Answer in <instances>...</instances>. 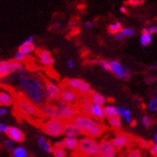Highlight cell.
<instances>
[{
	"label": "cell",
	"instance_id": "6da1fadb",
	"mask_svg": "<svg viewBox=\"0 0 157 157\" xmlns=\"http://www.w3.org/2000/svg\"><path fill=\"white\" fill-rule=\"evenodd\" d=\"M13 75L15 76V83L21 95L36 105L41 107L46 103L44 94L45 81L37 75L30 74L25 68Z\"/></svg>",
	"mask_w": 157,
	"mask_h": 157
},
{
	"label": "cell",
	"instance_id": "7a4b0ae2",
	"mask_svg": "<svg viewBox=\"0 0 157 157\" xmlns=\"http://www.w3.org/2000/svg\"><path fill=\"white\" fill-rule=\"evenodd\" d=\"M72 121L85 136L96 139L103 135L105 131L104 125L89 115L78 113Z\"/></svg>",
	"mask_w": 157,
	"mask_h": 157
},
{
	"label": "cell",
	"instance_id": "3957f363",
	"mask_svg": "<svg viewBox=\"0 0 157 157\" xmlns=\"http://www.w3.org/2000/svg\"><path fill=\"white\" fill-rule=\"evenodd\" d=\"M15 108L17 113L29 121H38L42 117L39 106L36 105L31 101L23 97L22 95L15 99Z\"/></svg>",
	"mask_w": 157,
	"mask_h": 157
},
{
	"label": "cell",
	"instance_id": "277c9868",
	"mask_svg": "<svg viewBox=\"0 0 157 157\" xmlns=\"http://www.w3.org/2000/svg\"><path fill=\"white\" fill-rule=\"evenodd\" d=\"M77 151L81 157H95L100 151V143L95 138L82 137L80 139Z\"/></svg>",
	"mask_w": 157,
	"mask_h": 157
},
{
	"label": "cell",
	"instance_id": "5b68a950",
	"mask_svg": "<svg viewBox=\"0 0 157 157\" xmlns=\"http://www.w3.org/2000/svg\"><path fill=\"white\" fill-rule=\"evenodd\" d=\"M65 123L57 118L47 119L40 124V128L42 132L46 136L51 138H58L63 135Z\"/></svg>",
	"mask_w": 157,
	"mask_h": 157
},
{
	"label": "cell",
	"instance_id": "8992f818",
	"mask_svg": "<svg viewBox=\"0 0 157 157\" xmlns=\"http://www.w3.org/2000/svg\"><path fill=\"white\" fill-rule=\"evenodd\" d=\"M56 105L58 107V119L63 121L64 123L71 122L78 112L75 105L67 104L60 100L56 101Z\"/></svg>",
	"mask_w": 157,
	"mask_h": 157
},
{
	"label": "cell",
	"instance_id": "52a82bcc",
	"mask_svg": "<svg viewBox=\"0 0 157 157\" xmlns=\"http://www.w3.org/2000/svg\"><path fill=\"white\" fill-rule=\"evenodd\" d=\"M23 68H25L24 64L22 62L14 60L13 59L8 60H0V81L17 73Z\"/></svg>",
	"mask_w": 157,
	"mask_h": 157
},
{
	"label": "cell",
	"instance_id": "ba28073f",
	"mask_svg": "<svg viewBox=\"0 0 157 157\" xmlns=\"http://www.w3.org/2000/svg\"><path fill=\"white\" fill-rule=\"evenodd\" d=\"M61 87L56 82L52 81H45L44 82V94L46 101L48 103H53L57 101L59 99L60 93H61Z\"/></svg>",
	"mask_w": 157,
	"mask_h": 157
},
{
	"label": "cell",
	"instance_id": "9c48e42d",
	"mask_svg": "<svg viewBox=\"0 0 157 157\" xmlns=\"http://www.w3.org/2000/svg\"><path fill=\"white\" fill-rule=\"evenodd\" d=\"M109 62H110V65H111V73L114 76H116L118 78L127 81L131 78V72L120 60L111 59V60H109Z\"/></svg>",
	"mask_w": 157,
	"mask_h": 157
},
{
	"label": "cell",
	"instance_id": "30bf717a",
	"mask_svg": "<svg viewBox=\"0 0 157 157\" xmlns=\"http://www.w3.org/2000/svg\"><path fill=\"white\" fill-rule=\"evenodd\" d=\"M99 154L105 157H115L117 154V148L113 146L111 141L104 139L100 142Z\"/></svg>",
	"mask_w": 157,
	"mask_h": 157
},
{
	"label": "cell",
	"instance_id": "8fae6325",
	"mask_svg": "<svg viewBox=\"0 0 157 157\" xmlns=\"http://www.w3.org/2000/svg\"><path fill=\"white\" fill-rule=\"evenodd\" d=\"M37 58L40 64L44 67H52L55 63V59L52 56V53L46 49H39L36 51Z\"/></svg>",
	"mask_w": 157,
	"mask_h": 157
},
{
	"label": "cell",
	"instance_id": "7c38bea8",
	"mask_svg": "<svg viewBox=\"0 0 157 157\" xmlns=\"http://www.w3.org/2000/svg\"><path fill=\"white\" fill-rule=\"evenodd\" d=\"M17 51L23 53L29 56L30 54H32L33 52L36 51V44H35V36H27L24 40H23L19 46Z\"/></svg>",
	"mask_w": 157,
	"mask_h": 157
},
{
	"label": "cell",
	"instance_id": "4fadbf2b",
	"mask_svg": "<svg viewBox=\"0 0 157 157\" xmlns=\"http://www.w3.org/2000/svg\"><path fill=\"white\" fill-rule=\"evenodd\" d=\"M7 137L14 141L15 143H22L25 140V133L21 128L17 125H10L9 129L7 131Z\"/></svg>",
	"mask_w": 157,
	"mask_h": 157
},
{
	"label": "cell",
	"instance_id": "5bb4252c",
	"mask_svg": "<svg viewBox=\"0 0 157 157\" xmlns=\"http://www.w3.org/2000/svg\"><path fill=\"white\" fill-rule=\"evenodd\" d=\"M40 112L42 117H45L47 119H53V118L58 119V107L56 104L45 103L40 107Z\"/></svg>",
	"mask_w": 157,
	"mask_h": 157
},
{
	"label": "cell",
	"instance_id": "9a60e30c",
	"mask_svg": "<svg viewBox=\"0 0 157 157\" xmlns=\"http://www.w3.org/2000/svg\"><path fill=\"white\" fill-rule=\"evenodd\" d=\"M36 143L39 147V148L45 153H52L53 151V144L51 143V141L49 138L47 137L44 133L38 134L36 137Z\"/></svg>",
	"mask_w": 157,
	"mask_h": 157
},
{
	"label": "cell",
	"instance_id": "2e32d148",
	"mask_svg": "<svg viewBox=\"0 0 157 157\" xmlns=\"http://www.w3.org/2000/svg\"><path fill=\"white\" fill-rule=\"evenodd\" d=\"M130 140L131 137L129 135L124 134V133H120V134H117L111 140V142L117 150H121V148H124L130 143Z\"/></svg>",
	"mask_w": 157,
	"mask_h": 157
},
{
	"label": "cell",
	"instance_id": "e0dca14e",
	"mask_svg": "<svg viewBox=\"0 0 157 157\" xmlns=\"http://www.w3.org/2000/svg\"><path fill=\"white\" fill-rule=\"evenodd\" d=\"M59 100L62 101H65V103H67V104L73 105L78 101V94L76 93L75 90H72V89L66 87V88L61 90Z\"/></svg>",
	"mask_w": 157,
	"mask_h": 157
},
{
	"label": "cell",
	"instance_id": "ac0fdd59",
	"mask_svg": "<svg viewBox=\"0 0 157 157\" xmlns=\"http://www.w3.org/2000/svg\"><path fill=\"white\" fill-rule=\"evenodd\" d=\"M14 96L9 90L0 89V105L9 107L14 104Z\"/></svg>",
	"mask_w": 157,
	"mask_h": 157
},
{
	"label": "cell",
	"instance_id": "d6986e66",
	"mask_svg": "<svg viewBox=\"0 0 157 157\" xmlns=\"http://www.w3.org/2000/svg\"><path fill=\"white\" fill-rule=\"evenodd\" d=\"M63 135L65 137H77L78 138L80 135H82V132L78 129L77 125L73 123V121H71V122L65 123Z\"/></svg>",
	"mask_w": 157,
	"mask_h": 157
},
{
	"label": "cell",
	"instance_id": "ffe728a7",
	"mask_svg": "<svg viewBox=\"0 0 157 157\" xmlns=\"http://www.w3.org/2000/svg\"><path fill=\"white\" fill-rule=\"evenodd\" d=\"M89 115L94 118L95 120L101 121L104 119V110H103V105H100L98 104H94L92 103L91 108H90V113Z\"/></svg>",
	"mask_w": 157,
	"mask_h": 157
},
{
	"label": "cell",
	"instance_id": "44dd1931",
	"mask_svg": "<svg viewBox=\"0 0 157 157\" xmlns=\"http://www.w3.org/2000/svg\"><path fill=\"white\" fill-rule=\"evenodd\" d=\"M78 140L77 137H65L62 140V143H63V147L66 150H69L71 151H77L78 147Z\"/></svg>",
	"mask_w": 157,
	"mask_h": 157
},
{
	"label": "cell",
	"instance_id": "7402d4cb",
	"mask_svg": "<svg viewBox=\"0 0 157 157\" xmlns=\"http://www.w3.org/2000/svg\"><path fill=\"white\" fill-rule=\"evenodd\" d=\"M91 105H92V101H91V100L89 98H82L80 101V104H78V107H77V108H78V110L80 111L81 113L89 115Z\"/></svg>",
	"mask_w": 157,
	"mask_h": 157
},
{
	"label": "cell",
	"instance_id": "603a6c76",
	"mask_svg": "<svg viewBox=\"0 0 157 157\" xmlns=\"http://www.w3.org/2000/svg\"><path fill=\"white\" fill-rule=\"evenodd\" d=\"M116 111H117V115L120 117H123L127 123L131 124L133 122L132 117H131V111L128 108L124 107V106H117Z\"/></svg>",
	"mask_w": 157,
	"mask_h": 157
},
{
	"label": "cell",
	"instance_id": "cb8c5ba5",
	"mask_svg": "<svg viewBox=\"0 0 157 157\" xmlns=\"http://www.w3.org/2000/svg\"><path fill=\"white\" fill-rule=\"evenodd\" d=\"M139 41H140V44L142 47H146L147 45H150L152 41V35L148 33L146 29H144L140 35Z\"/></svg>",
	"mask_w": 157,
	"mask_h": 157
},
{
	"label": "cell",
	"instance_id": "d4e9b609",
	"mask_svg": "<svg viewBox=\"0 0 157 157\" xmlns=\"http://www.w3.org/2000/svg\"><path fill=\"white\" fill-rule=\"evenodd\" d=\"M88 98L91 100L92 103H94V104H98V105H105V101H106L105 98L103 95H101V94H100V93H98V92H95V91H92V92L89 94Z\"/></svg>",
	"mask_w": 157,
	"mask_h": 157
},
{
	"label": "cell",
	"instance_id": "484cf974",
	"mask_svg": "<svg viewBox=\"0 0 157 157\" xmlns=\"http://www.w3.org/2000/svg\"><path fill=\"white\" fill-rule=\"evenodd\" d=\"M83 82V81L82 78H69V80L65 81V85L67 88H70L72 90H78V87L82 85V83Z\"/></svg>",
	"mask_w": 157,
	"mask_h": 157
},
{
	"label": "cell",
	"instance_id": "4316f807",
	"mask_svg": "<svg viewBox=\"0 0 157 157\" xmlns=\"http://www.w3.org/2000/svg\"><path fill=\"white\" fill-rule=\"evenodd\" d=\"M13 157H30L29 151L27 148L23 146H17L14 150L12 151Z\"/></svg>",
	"mask_w": 157,
	"mask_h": 157
},
{
	"label": "cell",
	"instance_id": "83f0119b",
	"mask_svg": "<svg viewBox=\"0 0 157 157\" xmlns=\"http://www.w3.org/2000/svg\"><path fill=\"white\" fill-rule=\"evenodd\" d=\"M66 148L61 147V146H57L54 145L53 147V151H52V154L54 157H66L67 156V152H66Z\"/></svg>",
	"mask_w": 157,
	"mask_h": 157
},
{
	"label": "cell",
	"instance_id": "f1b7e54d",
	"mask_svg": "<svg viewBox=\"0 0 157 157\" xmlns=\"http://www.w3.org/2000/svg\"><path fill=\"white\" fill-rule=\"evenodd\" d=\"M103 110H104V115L105 117H106L107 119L111 118L113 116L117 115V111H116V107L112 105H106L103 106Z\"/></svg>",
	"mask_w": 157,
	"mask_h": 157
},
{
	"label": "cell",
	"instance_id": "f546056e",
	"mask_svg": "<svg viewBox=\"0 0 157 157\" xmlns=\"http://www.w3.org/2000/svg\"><path fill=\"white\" fill-rule=\"evenodd\" d=\"M108 124L109 125L114 128V129H120L121 127H122V121H121V117L120 116H113L111 118H109L108 119Z\"/></svg>",
	"mask_w": 157,
	"mask_h": 157
},
{
	"label": "cell",
	"instance_id": "4dcf8cb0",
	"mask_svg": "<svg viewBox=\"0 0 157 157\" xmlns=\"http://www.w3.org/2000/svg\"><path fill=\"white\" fill-rule=\"evenodd\" d=\"M77 91L82 96H89V94L92 92L90 84L88 82H83L82 83V85L78 87V89Z\"/></svg>",
	"mask_w": 157,
	"mask_h": 157
},
{
	"label": "cell",
	"instance_id": "1f68e13d",
	"mask_svg": "<svg viewBox=\"0 0 157 157\" xmlns=\"http://www.w3.org/2000/svg\"><path fill=\"white\" fill-rule=\"evenodd\" d=\"M107 29H108L109 34L114 35L116 33L121 32V30L123 29V25H122V23L120 21H115V22L111 23V24H109Z\"/></svg>",
	"mask_w": 157,
	"mask_h": 157
},
{
	"label": "cell",
	"instance_id": "d6a6232c",
	"mask_svg": "<svg viewBox=\"0 0 157 157\" xmlns=\"http://www.w3.org/2000/svg\"><path fill=\"white\" fill-rule=\"evenodd\" d=\"M2 147L5 148L7 151L12 152L14 150V147H17V143H15L14 141H13L12 139L7 137L5 140H3V146Z\"/></svg>",
	"mask_w": 157,
	"mask_h": 157
},
{
	"label": "cell",
	"instance_id": "836d02e7",
	"mask_svg": "<svg viewBox=\"0 0 157 157\" xmlns=\"http://www.w3.org/2000/svg\"><path fill=\"white\" fill-rule=\"evenodd\" d=\"M98 64L99 66L104 69L105 71H107V72H111V65H110V62L109 60H106V59H100L98 61Z\"/></svg>",
	"mask_w": 157,
	"mask_h": 157
},
{
	"label": "cell",
	"instance_id": "e575fe53",
	"mask_svg": "<svg viewBox=\"0 0 157 157\" xmlns=\"http://www.w3.org/2000/svg\"><path fill=\"white\" fill-rule=\"evenodd\" d=\"M121 33L124 36V37H131L132 36H134L135 34V29L127 27V28H123L121 30Z\"/></svg>",
	"mask_w": 157,
	"mask_h": 157
},
{
	"label": "cell",
	"instance_id": "d590c367",
	"mask_svg": "<svg viewBox=\"0 0 157 157\" xmlns=\"http://www.w3.org/2000/svg\"><path fill=\"white\" fill-rule=\"evenodd\" d=\"M151 124H152V118L148 115L143 116V118H142V125L143 127L147 128L151 127Z\"/></svg>",
	"mask_w": 157,
	"mask_h": 157
},
{
	"label": "cell",
	"instance_id": "8d00e7d4",
	"mask_svg": "<svg viewBox=\"0 0 157 157\" xmlns=\"http://www.w3.org/2000/svg\"><path fill=\"white\" fill-rule=\"evenodd\" d=\"M124 157H142V153H141V151L138 150V148H132V150L128 151L125 153Z\"/></svg>",
	"mask_w": 157,
	"mask_h": 157
},
{
	"label": "cell",
	"instance_id": "74e56055",
	"mask_svg": "<svg viewBox=\"0 0 157 157\" xmlns=\"http://www.w3.org/2000/svg\"><path fill=\"white\" fill-rule=\"evenodd\" d=\"M147 107L152 112L157 111V97H153L151 99V101L147 104Z\"/></svg>",
	"mask_w": 157,
	"mask_h": 157
},
{
	"label": "cell",
	"instance_id": "f35d334b",
	"mask_svg": "<svg viewBox=\"0 0 157 157\" xmlns=\"http://www.w3.org/2000/svg\"><path fill=\"white\" fill-rule=\"evenodd\" d=\"M27 58H28L27 55L23 54V53H21V52H19V51H17V53L14 54V56H13V59H14V60H17V61H18V62H23Z\"/></svg>",
	"mask_w": 157,
	"mask_h": 157
},
{
	"label": "cell",
	"instance_id": "ab89813d",
	"mask_svg": "<svg viewBox=\"0 0 157 157\" xmlns=\"http://www.w3.org/2000/svg\"><path fill=\"white\" fill-rule=\"evenodd\" d=\"M10 125H8L4 122H0V134H7V131L9 129Z\"/></svg>",
	"mask_w": 157,
	"mask_h": 157
},
{
	"label": "cell",
	"instance_id": "60d3db41",
	"mask_svg": "<svg viewBox=\"0 0 157 157\" xmlns=\"http://www.w3.org/2000/svg\"><path fill=\"white\" fill-rule=\"evenodd\" d=\"M150 152L153 157H157V144L153 143L150 146Z\"/></svg>",
	"mask_w": 157,
	"mask_h": 157
},
{
	"label": "cell",
	"instance_id": "b9f144b4",
	"mask_svg": "<svg viewBox=\"0 0 157 157\" xmlns=\"http://www.w3.org/2000/svg\"><path fill=\"white\" fill-rule=\"evenodd\" d=\"M128 3L131 6H140L144 4V0H128Z\"/></svg>",
	"mask_w": 157,
	"mask_h": 157
},
{
	"label": "cell",
	"instance_id": "7bdbcfd3",
	"mask_svg": "<svg viewBox=\"0 0 157 157\" xmlns=\"http://www.w3.org/2000/svg\"><path fill=\"white\" fill-rule=\"evenodd\" d=\"M8 113H9V109H8V107L0 105V118L6 116Z\"/></svg>",
	"mask_w": 157,
	"mask_h": 157
},
{
	"label": "cell",
	"instance_id": "ee69618b",
	"mask_svg": "<svg viewBox=\"0 0 157 157\" xmlns=\"http://www.w3.org/2000/svg\"><path fill=\"white\" fill-rule=\"evenodd\" d=\"M148 33L151 35H157V26H148L147 28H145Z\"/></svg>",
	"mask_w": 157,
	"mask_h": 157
},
{
	"label": "cell",
	"instance_id": "f6af8a7d",
	"mask_svg": "<svg viewBox=\"0 0 157 157\" xmlns=\"http://www.w3.org/2000/svg\"><path fill=\"white\" fill-rule=\"evenodd\" d=\"M112 36L114 37L115 40H118V41H122L123 39H124V36L122 35V33H121V32H119V33H116V34L112 35Z\"/></svg>",
	"mask_w": 157,
	"mask_h": 157
},
{
	"label": "cell",
	"instance_id": "bcb514c9",
	"mask_svg": "<svg viewBox=\"0 0 157 157\" xmlns=\"http://www.w3.org/2000/svg\"><path fill=\"white\" fill-rule=\"evenodd\" d=\"M145 81H146L147 83H153V82H155L157 81V77H154V76L147 77Z\"/></svg>",
	"mask_w": 157,
	"mask_h": 157
},
{
	"label": "cell",
	"instance_id": "7dc6e473",
	"mask_svg": "<svg viewBox=\"0 0 157 157\" xmlns=\"http://www.w3.org/2000/svg\"><path fill=\"white\" fill-rule=\"evenodd\" d=\"M66 64H67V67L70 68V69H74L75 68V61L72 59H69L66 62Z\"/></svg>",
	"mask_w": 157,
	"mask_h": 157
},
{
	"label": "cell",
	"instance_id": "c3c4849f",
	"mask_svg": "<svg viewBox=\"0 0 157 157\" xmlns=\"http://www.w3.org/2000/svg\"><path fill=\"white\" fill-rule=\"evenodd\" d=\"M83 26H84L85 29L90 30V29H92V28L94 27V23H93L92 21H86V22L84 23V24H83Z\"/></svg>",
	"mask_w": 157,
	"mask_h": 157
},
{
	"label": "cell",
	"instance_id": "681fc988",
	"mask_svg": "<svg viewBox=\"0 0 157 157\" xmlns=\"http://www.w3.org/2000/svg\"><path fill=\"white\" fill-rule=\"evenodd\" d=\"M61 27H62V22L61 21H58L53 25V29H55V30H59Z\"/></svg>",
	"mask_w": 157,
	"mask_h": 157
},
{
	"label": "cell",
	"instance_id": "f907efd6",
	"mask_svg": "<svg viewBox=\"0 0 157 157\" xmlns=\"http://www.w3.org/2000/svg\"><path fill=\"white\" fill-rule=\"evenodd\" d=\"M147 68L148 70H155V69H157V65L156 64H148L147 66Z\"/></svg>",
	"mask_w": 157,
	"mask_h": 157
},
{
	"label": "cell",
	"instance_id": "816d5d0a",
	"mask_svg": "<svg viewBox=\"0 0 157 157\" xmlns=\"http://www.w3.org/2000/svg\"><path fill=\"white\" fill-rule=\"evenodd\" d=\"M120 12H121L122 13H128L127 7H124V6H122V7L120 8Z\"/></svg>",
	"mask_w": 157,
	"mask_h": 157
},
{
	"label": "cell",
	"instance_id": "f5cc1de1",
	"mask_svg": "<svg viewBox=\"0 0 157 157\" xmlns=\"http://www.w3.org/2000/svg\"><path fill=\"white\" fill-rule=\"evenodd\" d=\"M153 143L157 144V131L154 133V136H153Z\"/></svg>",
	"mask_w": 157,
	"mask_h": 157
},
{
	"label": "cell",
	"instance_id": "db71d44e",
	"mask_svg": "<svg viewBox=\"0 0 157 157\" xmlns=\"http://www.w3.org/2000/svg\"><path fill=\"white\" fill-rule=\"evenodd\" d=\"M2 146H3V139L1 136H0V147H1Z\"/></svg>",
	"mask_w": 157,
	"mask_h": 157
},
{
	"label": "cell",
	"instance_id": "11a10c76",
	"mask_svg": "<svg viewBox=\"0 0 157 157\" xmlns=\"http://www.w3.org/2000/svg\"><path fill=\"white\" fill-rule=\"evenodd\" d=\"M95 157H105V156H103V155H101V154H98V155H96Z\"/></svg>",
	"mask_w": 157,
	"mask_h": 157
}]
</instances>
